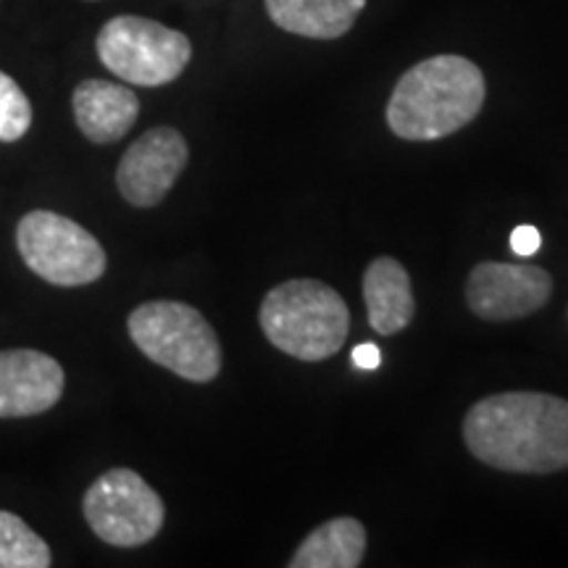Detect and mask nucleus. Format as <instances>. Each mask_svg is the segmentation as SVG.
I'll use <instances>...</instances> for the list:
<instances>
[{"label":"nucleus","mask_w":568,"mask_h":568,"mask_svg":"<svg viewBox=\"0 0 568 568\" xmlns=\"http://www.w3.org/2000/svg\"><path fill=\"white\" fill-rule=\"evenodd\" d=\"M552 295V276L531 264L481 261L466 282V303L485 322H516L537 314Z\"/></svg>","instance_id":"6e6552de"},{"label":"nucleus","mask_w":568,"mask_h":568,"mask_svg":"<svg viewBox=\"0 0 568 568\" xmlns=\"http://www.w3.org/2000/svg\"><path fill=\"white\" fill-rule=\"evenodd\" d=\"M74 122L95 145L122 140L140 116V101L130 88L105 80H84L71 95Z\"/></svg>","instance_id":"9b49d317"},{"label":"nucleus","mask_w":568,"mask_h":568,"mask_svg":"<svg viewBox=\"0 0 568 568\" xmlns=\"http://www.w3.org/2000/svg\"><path fill=\"white\" fill-rule=\"evenodd\" d=\"M487 98L481 69L464 55H432L410 67L387 103V124L408 142L443 140L479 116Z\"/></svg>","instance_id":"f03ea898"},{"label":"nucleus","mask_w":568,"mask_h":568,"mask_svg":"<svg viewBox=\"0 0 568 568\" xmlns=\"http://www.w3.org/2000/svg\"><path fill=\"white\" fill-rule=\"evenodd\" d=\"M464 443L497 471L556 474L568 468V400L548 393H497L466 410Z\"/></svg>","instance_id":"f257e3e1"},{"label":"nucleus","mask_w":568,"mask_h":568,"mask_svg":"<svg viewBox=\"0 0 568 568\" xmlns=\"http://www.w3.org/2000/svg\"><path fill=\"white\" fill-rule=\"evenodd\" d=\"M142 355L182 379L205 385L222 372V343L201 311L180 301L142 303L126 318Z\"/></svg>","instance_id":"20e7f679"},{"label":"nucleus","mask_w":568,"mask_h":568,"mask_svg":"<svg viewBox=\"0 0 568 568\" xmlns=\"http://www.w3.org/2000/svg\"><path fill=\"white\" fill-rule=\"evenodd\" d=\"M53 552L24 518L0 510V568H48Z\"/></svg>","instance_id":"2eb2a0df"},{"label":"nucleus","mask_w":568,"mask_h":568,"mask_svg":"<svg viewBox=\"0 0 568 568\" xmlns=\"http://www.w3.org/2000/svg\"><path fill=\"white\" fill-rule=\"evenodd\" d=\"M353 364L358 366V368H366V372H372V368H376V366L382 364L379 347H376L374 343L353 347Z\"/></svg>","instance_id":"a211bd4d"},{"label":"nucleus","mask_w":568,"mask_h":568,"mask_svg":"<svg viewBox=\"0 0 568 568\" xmlns=\"http://www.w3.org/2000/svg\"><path fill=\"white\" fill-rule=\"evenodd\" d=\"M366 0H266L276 27L308 40H337L353 30Z\"/></svg>","instance_id":"ddd939ff"},{"label":"nucleus","mask_w":568,"mask_h":568,"mask_svg":"<svg viewBox=\"0 0 568 568\" xmlns=\"http://www.w3.org/2000/svg\"><path fill=\"white\" fill-rule=\"evenodd\" d=\"M67 374L53 355L30 347L0 351V418H27L61 400Z\"/></svg>","instance_id":"9d476101"},{"label":"nucleus","mask_w":568,"mask_h":568,"mask_svg":"<svg viewBox=\"0 0 568 568\" xmlns=\"http://www.w3.org/2000/svg\"><path fill=\"white\" fill-rule=\"evenodd\" d=\"M364 303L374 332L389 337L406 329L416 316V297L406 266L389 255L374 258L364 272Z\"/></svg>","instance_id":"f8f14e48"},{"label":"nucleus","mask_w":568,"mask_h":568,"mask_svg":"<svg viewBox=\"0 0 568 568\" xmlns=\"http://www.w3.org/2000/svg\"><path fill=\"white\" fill-rule=\"evenodd\" d=\"M539 245H542V234H539L537 226H516L514 234H510V251L516 255H521V258H527V255H535L539 251Z\"/></svg>","instance_id":"f3484780"},{"label":"nucleus","mask_w":568,"mask_h":568,"mask_svg":"<svg viewBox=\"0 0 568 568\" xmlns=\"http://www.w3.org/2000/svg\"><path fill=\"white\" fill-rule=\"evenodd\" d=\"M82 514L98 539L113 548H140L163 529L161 495L132 468H111L88 487Z\"/></svg>","instance_id":"0eeeda50"},{"label":"nucleus","mask_w":568,"mask_h":568,"mask_svg":"<svg viewBox=\"0 0 568 568\" xmlns=\"http://www.w3.org/2000/svg\"><path fill=\"white\" fill-rule=\"evenodd\" d=\"M17 247L27 268L55 287L92 284L109 266L95 234L55 211H30L21 216Z\"/></svg>","instance_id":"423d86ee"},{"label":"nucleus","mask_w":568,"mask_h":568,"mask_svg":"<svg viewBox=\"0 0 568 568\" xmlns=\"http://www.w3.org/2000/svg\"><path fill=\"white\" fill-rule=\"evenodd\" d=\"M32 103L24 90L0 71V142H17L32 126Z\"/></svg>","instance_id":"dca6fc26"},{"label":"nucleus","mask_w":568,"mask_h":568,"mask_svg":"<svg viewBox=\"0 0 568 568\" xmlns=\"http://www.w3.org/2000/svg\"><path fill=\"white\" fill-rule=\"evenodd\" d=\"M366 556V529L358 518L337 516L297 545L290 568H358Z\"/></svg>","instance_id":"4468645a"},{"label":"nucleus","mask_w":568,"mask_h":568,"mask_svg":"<svg viewBox=\"0 0 568 568\" xmlns=\"http://www.w3.org/2000/svg\"><path fill=\"white\" fill-rule=\"evenodd\" d=\"M98 59L119 80L138 88L174 82L193 59L187 34L145 17H113L95 40Z\"/></svg>","instance_id":"39448f33"},{"label":"nucleus","mask_w":568,"mask_h":568,"mask_svg":"<svg viewBox=\"0 0 568 568\" xmlns=\"http://www.w3.org/2000/svg\"><path fill=\"white\" fill-rule=\"evenodd\" d=\"M190 161L187 140L174 126H153L126 148L116 169L119 195L134 209H153L172 193Z\"/></svg>","instance_id":"1a4fd4ad"},{"label":"nucleus","mask_w":568,"mask_h":568,"mask_svg":"<svg viewBox=\"0 0 568 568\" xmlns=\"http://www.w3.org/2000/svg\"><path fill=\"white\" fill-rule=\"evenodd\" d=\"M88 3H95V0H88Z\"/></svg>","instance_id":"6ab92c4d"},{"label":"nucleus","mask_w":568,"mask_h":568,"mask_svg":"<svg viewBox=\"0 0 568 568\" xmlns=\"http://www.w3.org/2000/svg\"><path fill=\"white\" fill-rule=\"evenodd\" d=\"M268 343L305 364L332 358L351 332V311L335 287L318 280H287L258 308Z\"/></svg>","instance_id":"7ed1b4c3"}]
</instances>
